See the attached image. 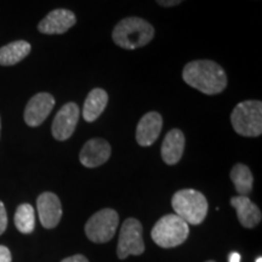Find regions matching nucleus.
<instances>
[{
    "label": "nucleus",
    "mask_w": 262,
    "mask_h": 262,
    "mask_svg": "<svg viewBox=\"0 0 262 262\" xmlns=\"http://www.w3.org/2000/svg\"><path fill=\"white\" fill-rule=\"evenodd\" d=\"M183 80L205 95L220 94L227 86V75L220 64L210 60H196L185 66Z\"/></svg>",
    "instance_id": "1"
},
{
    "label": "nucleus",
    "mask_w": 262,
    "mask_h": 262,
    "mask_svg": "<svg viewBox=\"0 0 262 262\" xmlns=\"http://www.w3.org/2000/svg\"><path fill=\"white\" fill-rule=\"evenodd\" d=\"M155 37V28L146 19L126 17L114 27L112 38L118 47L126 50L142 48Z\"/></svg>",
    "instance_id": "2"
},
{
    "label": "nucleus",
    "mask_w": 262,
    "mask_h": 262,
    "mask_svg": "<svg viewBox=\"0 0 262 262\" xmlns=\"http://www.w3.org/2000/svg\"><path fill=\"white\" fill-rule=\"evenodd\" d=\"M175 214L188 225H201L208 214L209 204L205 195L195 189H181L171 199Z\"/></svg>",
    "instance_id": "3"
},
{
    "label": "nucleus",
    "mask_w": 262,
    "mask_h": 262,
    "mask_svg": "<svg viewBox=\"0 0 262 262\" xmlns=\"http://www.w3.org/2000/svg\"><path fill=\"white\" fill-rule=\"evenodd\" d=\"M235 133L245 137H257L262 134V102L256 100L243 101L234 107L231 114Z\"/></svg>",
    "instance_id": "4"
},
{
    "label": "nucleus",
    "mask_w": 262,
    "mask_h": 262,
    "mask_svg": "<svg viewBox=\"0 0 262 262\" xmlns=\"http://www.w3.org/2000/svg\"><path fill=\"white\" fill-rule=\"evenodd\" d=\"M152 239L162 248H175L185 243L189 235V226L176 214L159 219L152 228Z\"/></svg>",
    "instance_id": "5"
},
{
    "label": "nucleus",
    "mask_w": 262,
    "mask_h": 262,
    "mask_svg": "<svg viewBox=\"0 0 262 262\" xmlns=\"http://www.w3.org/2000/svg\"><path fill=\"white\" fill-rule=\"evenodd\" d=\"M119 215L113 209H102L95 212L85 225L86 237L94 243H107L116 234Z\"/></svg>",
    "instance_id": "6"
},
{
    "label": "nucleus",
    "mask_w": 262,
    "mask_h": 262,
    "mask_svg": "<svg viewBox=\"0 0 262 262\" xmlns=\"http://www.w3.org/2000/svg\"><path fill=\"white\" fill-rule=\"evenodd\" d=\"M145 251V244L142 239V226L136 219H126L123 222L118 241L117 254L120 260H124L129 255H141Z\"/></svg>",
    "instance_id": "7"
},
{
    "label": "nucleus",
    "mask_w": 262,
    "mask_h": 262,
    "mask_svg": "<svg viewBox=\"0 0 262 262\" xmlns=\"http://www.w3.org/2000/svg\"><path fill=\"white\" fill-rule=\"evenodd\" d=\"M80 110L79 106L74 102L66 103L63 107L58 111L56 117L51 125L52 136L57 141H66L73 135L75 126L79 120Z\"/></svg>",
    "instance_id": "8"
},
{
    "label": "nucleus",
    "mask_w": 262,
    "mask_h": 262,
    "mask_svg": "<svg viewBox=\"0 0 262 262\" xmlns=\"http://www.w3.org/2000/svg\"><path fill=\"white\" fill-rule=\"evenodd\" d=\"M55 106V98L51 94L39 93L34 95L25 110V122L34 127L44 123Z\"/></svg>",
    "instance_id": "9"
},
{
    "label": "nucleus",
    "mask_w": 262,
    "mask_h": 262,
    "mask_svg": "<svg viewBox=\"0 0 262 262\" xmlns=\"http://www.w3.org/2000/svg\"><path fill=\"white\" fill-rule=\"evenodd\" d=\"M37 209L42 227L54 228L62 217V206L60 198L52 192H44L38 196Z\"/></svg>",
    "instance_id": "10"
},
{
    "label": "nucleus",
    "mask_w": 262,
    "mask_h": 262,
    "mask_svg": "<svg viewBox=\"0 0 262 262\" xmlns=\"http://www.w3.org/2000/svg\"><path fill=\"white\" fill-rule=\"evenodd\" d=\"M77 22L74 12L67 9H56L49 12L38 25L39 32L44 34H63Z\"/></svg>",
    "instance_id": "11"
},
{
    "label": "nucleus",
    "mask_w": 262,
    "mask_h": 262,
    "mask_svg": "<svg viewBox=\"0 0 262 262\" xmlns=\"http://www.w3.org/2000/svg\"><path fill=\"white\" fill-rule=\"evenodd\" d=\"M112 148L103 139L89 140L80 150V163L86 168H97L110 159Z\"/></svg>",
    "instance_id": "12"
},
{
    "label": "nucleus",
    "mask_w": 262,
    "mask_h": 262,
    "mask_svg": "<svg viewBox=\"0 0 262 262\" xmlns=\"http://www.w3.org/2000/svg\"><path fill=\"white\" fill-rule=\"evenodd\" d=\"M163 118L158 112H148L140 119L136 127L137 143L142 147L152 146L160 135Z\"/></svg>",
    "instance_id": "13"
},
{
    "label": "nucleus",
    "mask_w": 262,
    "mask_h": 262,
    "mask_svg": "<svg viewBox=\"0 0 262 262\" xmlns=\"http://www.w3.org/2000/svg\"><path fill=\"white\" fill-rule=\"evenodd\" d=\"M186 139L180 129H172L164 137L162 145V158L168 165H175L182 158Z\"/></svg>",
    "instance_id": "14"
},
{
    "label": "nucleus",
    "mask_w": 262,
    "mask_h": 262,
    "mask_svg": "<svg viewBox=\"0 0 262 262\" xmlns=\"http://www.w3.org/2000/svg\"><path fill=\"white\" fill-rule=\"evenodd\" d=\"M231 205L237 211V217L245 228H254L261 222V210L254 204L248 195H237L231 199Z\"/></svg>",
    "instance_id": "15"
},
{
    "label": "nucleus",
    "mask_w": 262,
    "mask_h": 262,
    "mask_svg": "<svg viewBox=\"0 0 262 262\" xmlns=\"http://www.w3.org/2000/svg\"><path fill=\"white\" fill-rule=\"evenodd\" d=\"M108 103V94L103 89L96 88L88 95L83 108V118L88 123H93L97 119L103 111L106 110Z\"/></svg>",
    "instance_id": "16"
},
{
    "label": "nucleus",
    "mask_w": 262,
    "mask_h": 262,
    "mask_svg": "<svg viewBox=\"0 0 262 262\" xmlns=\"http://www.w3.org/2000/svg\"><path fill=\"white\" fill-rule=\"evenodd\" d=\"M31 44L25 40H17L0 49V64L14 66L26 58L31 52Z\"/></svg>",
    "instance_id": "17"
},
{
    "label": "nucleus",
    "mask_w": 262,
    "mask_h": 262,
    "mask_svg": "<svg viewBox=\"0 0 262 262\" xmlns=\"http://www.w3.org/2000/svg\"><path fill=\"white\" fill-rule=\"evenodd\" d=\"M231 180L238 195H248L253 189L254 178L250 169L244 164H235L231 170Z\"/></svg>",
    "instance_id": "18"
},
{
    "label": "nucleus",
    "mask_w": 262,
    "mask_h": 262,
    "mask_svg": "<svg viewBox=\"0 0 262 262\" xmlns=\"http://www.w3.org/2000/svg\"><path fill=\"white\" fill-rule=\"evenodd\" d=\"M15 226L21 233L28 234L34 231L35 214L31 204H21L15 212Z\"/></svg>",
    "instance_id": "19"
},
{
    "label": "nucleus",
    "mask_w": 262,
    "mask_h": 262,
    "mask_svg": "<svg viewBox=\"0 0 262 262\" xmlns=\"http://www.w3.org/2000/svg\"><path fill=\"white\" fill-rule=\"evenodd\" d=\"M6 227H8V215L4 204L0 202V235L4 233Z\"/></svg>",
    "instance_id": "20"
},
{
    "label": "nucleus",
    "mask_w": 262,
    "mask_h": 262,
    "mask_svg": "<svg viewBox=\"0 0 262 262\" xmlns=\"http://www.w3.org/2000/svg\"><path fill=\"white\" fill-rule=\"evenodd\" d=\"M0 262H11V253L4 245H0Z\"/></svg>",
    "instance_id": "21"
},
{
    "label": "nucleus",
    "mask_w": 262,
    "mask_h": 262,
    "mask_svg": "<svg viewBox=\"0 0 262 262\" xmlns=\"http://www.w3.org/2000/svg\"><path fill=\"white\" fill-rule=\"evenodd\" d=\"M182 2H185V0H157V3L164 8H171V6L179 5Z\"/></svg>",
    "instance_id": "22"
},
{
    "label": "nucleus",
    "mask_w": 262,
    "mask_h": 262,
    "mask_svg": "<svg viewBox=\"0 0 262 262\" xmlns=\"http://www.w3.org/2000/svg\"><path fill=\"white\" fill-rule=\"evenodd\" d=\"M61 262H89V260H88L84 255H74V256L64 258V260H62Z\"/></svg>",
    "instance_id": "23"
},
{
    "label": "nucleus",
    "mask_w": 262,
    "mask_h": 262,
    "mask_svg": "<svg viewBox=\"0 0 262 262\" xmlns=\"http://www.w3.org/2000/svg\"><path fill=\"white\" fill-rule=\"evenodd\" d=\"M241 254L238 253H231L228 256V262H241Z\"/></svg>",
    "instance_id": "24"
},
{
    "label": "nucleus",
    "mask_w": 262,
    "mask_h": 262,
    "mask_svg": "<svg viewBox=\"0 0 262 262\" xmlns=\"http://www.w3.org/2000/svg\"><path fill=\"white\" fill-rule=\"evenodd\" d=\"M256 262H262V257L258 256V257L256 258Z\"/></svg>",
    "instance_id": "25"
},
{
    "label": "nucleus",
    "mask_w": 262,
    "mask_h": 262,
    "mask_svg": "<svg viewBox=\"0 0 262 262\" xmlns=\"http://www.w3.org/2000/svg\"><path fill=\"white\" fill-rule=\"evenodd\" d=\"M0 129H2V120H0Z\"/></svg>",
    "instance_id": "26"
},
{
    "label": "nucleus",
    "mask_w": 262,
    "mask_h": 262,
    "mask_svg": "<svg viewBox=\"0 0 262 262\" xmlns=\"http://www.w3.org/2000/svg\"><path fill=\"white\" fill-rule=\"evenodd\" d=\"M206 262H215V261H212V260H209V261H206Z\"/></svg>",
    "instance_id": "27"
}]
</instances>
